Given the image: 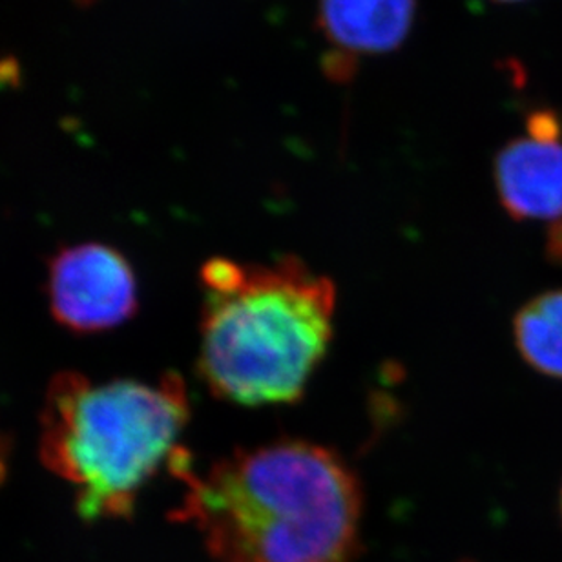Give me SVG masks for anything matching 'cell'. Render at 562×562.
<instances>
[{
    "label": "cell",
    "mask_w": 562,
    "mask_h": 562,
    "mask_svg": "<svg viewBox=\"0 0 562 562\" xmlns=\"http://www.w3.org/2000/svg\"><path fill=\"white\" fill-rule=\"evenodd\" d=\"M4 475V460H2V454H0V479Z\"/></svg>",
    "instance_id": "cell-9"
},
{
    "label": "cell",
    "mask_w": 562,
    "mask_h": 562,
    "mask_svg": "<svg viewBox=\"0 0 562 562\" xmlns=\"http://www.w3.org/2000/svg\"><path fill=\"white\" fill-rule=\"evenodd\" d=\"M495 187L515 222L562 220V126L553 112H533L528 136L509 140L495 159Z\"/></svg>",
    "instance_id": "cell-5"
},
{
    "label": "cell",
    "mask_w": 562,
    "mask_h": 562,
    "mask_svg": "<svg viewBox=\"0 0 562 562\" xmlns=\"http://www.w3.org/2000/svg\"><path fill=\"white\" fill-rule=\"evenodd\" d=\"M179 519L222 562H352L360 550L363 492L335 449L281 438L236 449L203 475L189 454Z\"/></svg>",
    "instance_id": "cell-1"
},
{
    "label": "cell",
    "mask_w": 562,
    "mask_h": 562,
    "mask_svg": "<svg viewBox=\"0 0 562 562\" xmlns=\"http://www.w3.org/2000/svg\"><path fill=\"white\" fill-rule=\"evenodd\" d=\"M181 376L156 384L115 380L95 384L77 373L52 380L41 417V459L77 490L85 519H120L134 512L140 490L183 457L189 424Z\"/></svg>",
    "instance_id": "cell-3"
},
{
    "label": "cell",
    "mask_w": 562,
    "mask_h": 562,
    "mask_svg": "<svg viewBox=\"0 0 562 562\" xmlns=\"http://www.w3.org/2000/svg\"><path fill=\"white\" fill-rule=\"evenodd\" d=\"M198 369L238 406L302 398L335 336L336 285L296 256L272 263L212 258L201 269Z\"/></svg>",
    "instance_id": "cell-2"
},
{
    "label": "cell",
    "mask_w": 562,
    "mask_h": 562,
    "mask_svg": "<svg viewBox=\"0 0 562 562\" xmlns=\"http://www.w3.org/2000/svg\"><path fill=\"white\" fill-rule=\"evenodd\" d=\"M48 297L63 327L81 335L101 333L136 314V274L110 245H74L49 261Z\"/></svg>",
    "instance_id": "cell-4"
},
{
    "label": "cell",
    "mask_w": 562,
    "mask_h": 562,
    "mask_svg": "<svg viewBox=\"0 0 562 562\" xmlns=\"http://www.w3.org/2000/svg\"><path fill=\"white\" fill-rule=\"evenodd\" d=\"M415 0H319L318 21L330 44L347 54H385L412 30Z\"/></svg>",
    "instance_id": "cell-6"
},
{
    "label": "cell",
    "mask_w": 562,
    "mask_h": 562,
    "mask_svg": "<svg viewBox=\"0 0 562 562\" xmlns=\"http://www.w3.org/2000/svg\"><path fill=\"white\" fill-rule=\"evenodd\" d=\"M561 512H562V495H561Z\"/></svg>",
    "instance_id": "cell-11"
},
{
    "label": "cell",
    "mask_w": 562,
    "mask_h": 562,
    "mask_svg": "<svg viewBox=\"0 0 562 562\" xmlns=\"http://www.w3.org/2000/svg\"><path fill=\"white\" fill-rule=\"evenodd\" d=\"M519 355L537 373L562 380V289L542 292L514 319Z\"/></svg>",
    "instance_id": "cell-7"
},
{
    "label": "cell",
    "mask_w": 562,
    "mask_h": 562,
    "mask_svg": "<svg viewBox=\"0 0 562 562\" xmlns=\"http://www.w3.org/2000/svg\"><path fill=\"white\" fill-rule=\"evenodd\" d=\"M547 252L552 260L562 263V220L553 223V227L548 231Z\"/></svg>",
    "instance_id": "cell-8"
},
{
    "label": "cell",
    "mask_w": 562,
    "mask_h": 562,
    "mask_svg": "<svg viewBox=\"0 0 562 562\" xmlns=\"http://www.w3.org/2000/svg\"><path fill=\"white\" fill-rule=\"evenodd\" d=\"M497 2H520V0H497Z\"/></svg>",
    "instance_id": "cell-10"
}]
</instances>
